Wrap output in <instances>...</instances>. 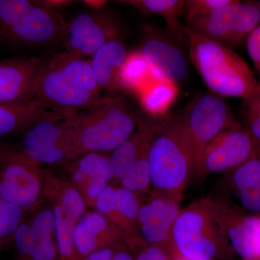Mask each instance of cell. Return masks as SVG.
<instances>
[{"instance_id": "f6af8a7d", "label": "cell", "mask_w": 260, "mask_h": 260, "mask_svg": "<svg viewBox=\"0 0 260 260\" xmlns=\"http://www.w3.org/2000/svg\"><path fill=\"white\" fill-rule=\"evenodd\" d=\"M258 7H259V12H260V2L259 3H258Z\"/></svg>"}, {"instance_id": "f1b7e54d", "label": "cell", "mask_w": 260, "mask_h": 260, "mask_svg": "<svg viewBox=\"0 0 260 260\" xmlns=\"http://www.w3.org/2000/svg\"><path fill=\"white\" fill-rule=\"evenodd\" d=\"M230 179L237 192L260 189V158L257 154L233 169Z\"/></svg>"}, {"instance_id": "2e32d148", "label": "cell", "mask_w": 260, "mask_h": 260, "mask_svg": "<svg viewBox=\"0 0 260 260\" xmlns=\"http://www.w3.org/2000/svg\"><path fill=\"white\" fill-rule=\"evenodd\" d=\"M180 203L166 197L153 194L140 205L137 218L138 236L149 245L166 249L173 225L180 211Z\"/></svg>"}, {"instance_id": "d4e9b609", "label": "cell", "mask_w": 260, "mask_h": 260, "mask_svg": "<svg viewBox=\"0 0 260 260\" xmlns=\"http://www.w3.org/2000/svg\"><path fill=\"white\" fill-rule=\"evenodd\" d=\"M121 3L145 13L159 15L165 20L168 29L183 35L184 25L181 23L180 18L184 15V0H128Z\"/></svg>"}, {"instance_id": "74e56055", "label": "cell", "mask_w": 260, "mask_h": 260, "mask_svg": "<svg viewBox=\"0 0 260 260\" xmlns=\"http://www.w3.org/2000/svg\"><path fill=\"white\" fill-rule=\"evenodd\" d=\"M112 260H135V257L126 243H123L116 251Z\"/></svg>"}, {"instance_id": "5b68a950", "label": "cell", "mask_w": 260, "mask_h": 260, "mask_svg": "<svg viewBox=\"0 0 260 260\" xmlns=\"http://www.w3.org/2000/svg\"><path fill=\"white\" fill-rule=\"evenodd\" d=\"M80 155L113 152L129 139L139 121L120 98L106 97L70 116Z\"/></svg>"}, {"instance_id": "9c48e42d", "label": "cell", "mask_w": 260, "mask_h": 260, "mask_svg": "<svg viewBox=\"0 0 260 260\" xmlns=\"http://www.w3.org/2000/svg\"><path fill=\"white\" fill-rule=\"evenodd\" d=\"M27 212L13 237L15 260H60L54 211L47 201Z\"/></svg>"}, {"instance_id": "5bb4252c", "label": "cell", "mask_w": 260, "mask_h": 260, "mask_svg": "<svg viewBox=\"0 0 260 260\" xmlns=\"http://www.w3.org/2000/svg\"><path fill=\"white\" fill-rule=\"evenodd\" d=\"M44 60L11 57L0 60V103L22 104L34 100Z\"/></svg>"}, {"instance_id": "ab89813d", "label": "cell", "mask_w": 260, "mask_h": 260, "mask_svg": "<svg viewBox=\"0 0 260 260\" xmlns=\"http://www.w3.org/2000/svg\"><path fill=\"white\" fill-rule=\"evenodd\" d=\"M82 3H83V4L87 5V6L91 8V9L100 10H102V8H104V7L107 4L108 2L99 1V0H93V1L87 0V1H82Z\"/></svg>"}, {"instance_id": "cb8c5ba5", "label": "cell", "mask_w": 260, "mask_h": 260, "mask_svg": "<svg viewBox=\"0 0 260 260\" xmlns=\"http://www.w3.org/2000/svg\"><path fill=\"white\" fill-rule=\"evenodd\" d=\"M141 93L143 107L151 115L164 117L177 96L178 85L153 78Z\"/></svg>"}, {"instance_id": "7bdbcfd3", "label": "cell", "mask_w": 260, "mask_h": 260, "mask_svg": "<svg viewBox=\"0 0 260 260\" xmlns=\"http://www.w3.org/2000/svg\"><path fill=\"white\" fill-rule=\"evenodd\" d=\"M254 147H255L256 154H257L258 157L260 158V143L254 141Z\"/></svg>"}, {"instance_id": "e0dca14e", "label": "cell", "mask_w": 260, "mask_h": 260, "mask_svg": "<svg viewBox=\"0 0 260 260\" xmlns=\"http://www.w3.org/2000/svg\"><path fill=\"white\" fill-rule=\"evenodd\" d=\"M155 79L178 85L189 73L180 49L158 37L148 38L140 51Z\"/></svg>"}, {"instance_id": "484cf974", "label": "cell", "mask_w": 260, "mask_h": 260, "mask_svg": "<svg viewBox=\"0 0 260 260\" xmlns=\"http://www.w3.org/2000/svg\"><path fill=\"white\" fill-rule=\"evenodd\" d=\"M49 204L55 216L56 239L60 260H82L74 242L75 227L80 218L63 209L60 205L55 203Z\"/></svg>"}, {"instance_id": "b9f144b4", "label": "cell", "mask_w": 260, "mask_h": 260, "mask_svg": "<svg viewBox=\"0 0 260 260\" xmlns=\"http://www.w3.org/2000/svg\"><path fill=\"white\" fill-rule=\"evenodd\" d=\"M166 250H167V252L169 253V255H170L172 260H193L188 259V258L181 256L180 254H179L177 251L174 250V249H166Z\"/></svg>"}, {"instance_id": "8d00e7d4", "label": "cell", "mask_w": 260, "mask_h": 260, "mask_svg": "<svg viewBox=\"0 0 260 260\" xmlns=\"http://www.w3.org/2000/svg\"><path fill=\"white\" fill-rule=\"evenodd\" d=\"M37 4L42 5L43 7L48 8V9L55 10L59 8H64L68 6L73 1H68V0H44V1H35Z\"/></svg>"}, {"instance_id": "8992f818", "label": "cell", "mask_w": 260, "mask_h": 260, "mask_svg": "<svg viewBox=\"0 0 260 260\" xmlns=\"http://www.w3.org/2000/svg\"><path fill=\"white\" fill-rule=\"evenodd\" d=\"M73 114L61 113L32 124L20 135L18 151L40 165H61L79 158Z\"/></svg>"}, {"instance_id": "ba28073f", "label": "cell", "mask_w": 260, "mask_h": 260, "mask_svg": "<svg viewBox=\"0 0 260 260\" xmlns=\"http://www.w3.org/2000/svg\"><path fill=\"white\" fill-rule=\"evenodd\" d=\"M259 25L257 4L234 0L206 16L194 19L186 27L231 49L247 39Z\"/></svg>"}, {"instance_id": "4fadbf2b", "label": "cell", "mask_w": 260, "mask_h": 260, "mask_svg": "<svg viewBox=\"0 0 260 260\" xmlns=\"http://www.w3.org/2000/svg\"><path fill=\"white\" fill-rule=\"evenodd\" d=\"M67 21L55 10L32 1V6L14 28L2 37L21 47H41L62 42Z\"/></svg>"}, {"instance_id": "ee69618b", "label": "cell", "mask_w": 260, "mask_h": 260, "mask_svg": "<svg viewBox=\"0 0 260 260\" xmlns=\"http://www.w3.org/2000/svg\"><path fill=\"white\" fill-rule=\"evenodd\" d=\"M3 250H4V249H3V248L0 247V253H1Z\"/></svg>"}, {"instance_id": "836d02e7", "label": "cell", "mask_w": 260, "mask_h": 260, "mask_svg": "<svg viewBox=\"0 0 260 260\" xmlns=\"http://www.w3.org/2000/svg\"><path fill=\"white\" fill-rule=\"evenodd\" d=\"M246 49L251 61L260 72V25L246 39Z\"/></svg>"}, {"instance_id": "4316f807", "label": "cell", "mask_w": 260, "mask_h": 260, "mask_svg": "<svg viewBox=\"0 0 260 260\" xmlns=\"http://www.w3.org/2000/svg\"><path fill=\"white\" fill-rule=\"evenodd\" d=\"M154 76L140 51L128 54L120 73L121 88H143Z\"/></svg>"}, {"instance_id": "83f0119b", "label": "cell", "mask_w": 260, "mask_h": 260, "mask_svg": "<svg viewBox=\"0 0 260 260\" xmlns=\"http://www.w3.org/2000/svg\"><path fill=\"white\" fill-rule=\"evenodd\" d=\"M119 181L121 186L133 191L139 198L146 194L151 185L148 153L134 162Z\"/></svg>"}, {"instance_id": "9a60e30c", "label": "cell", "mask_w": 260, "mask_h": 260, "mask_svg": "<svg viewBox=\"0 0 260 260\" xmlns=\"http://www.w3.org/2000/svg\"><path fill=\"white\" fill-rule=\"evenodd\" d=\"M214 202L232 251L247 260L260 259V217L244 216L225 202Z\"/></svg>"}, {"instance_id": "e575fe53", "label": "cell", "mask_w": 260, "mask_h": 260, "mask_svg": "<svg viewBox=\"0 0 260 260\" xmlns=\"http://www.w3.org/2000/svg\"><path fill=\"white\" fill-rule=\"evenodd\" d=\"M242 206L253 213L260 212V189L238 191Z\"/></svg>"}, {"instance_id": "52a82bcc", "label": "cell", "mask_w": 260, "mask_h": 260, "mask_svg": "<svg viewBox=\"0 0 260 260\" xmlns=\"http://www.w3.org/2000/svg\"><path fill=\"white\" fill-rule=\"evenodd\" d=\"M48 171L18 149L0 166V198L25 212L44 203Z\"/></svg>"}, {"instance_id": "7a4b0ae2", "label": "cell", "mask_w": 260, "mask_h": 260, "mask_svg": "<svg viewBox=\"0 0 260 260\" xmlns=\"http://www.w3.org/2000/svg\"><path fill=\"white\" fill-rule=\"evenodd\" d=\"M148 160L153 194L181 203L194 172V149L183 114L162 119L150 142Z\"/></svg>"}, {"instance_id": "f35d334b", "label": "cell", "mask_w": 260, "mask_h": 260, "mask_svg": "<svg viewBox=\"0 0 260 260\" xmlns=\"http://www.w3.org/2000/svg\"><path fill=\"white\" fill-rule=\"evenodd\" d=\"M17 148L4 143H0V166L6 160L10 154L15 151Z\"/></svg>"}, {"instance_id": "4dcf8cb0", "label": "cell", "mask_w": 260, "mask_h": 260, "mask_svg": "<svg viewBox=\"0 0 260 260\" xmlns=\"http://www.w3.org/2000/svg\"><path fill=\"white\" fill-rule=\"evenodd\" d=\"M32 5L29 0H0V38L14 28Z\"/></svg>"}, {"instance_id": "ac0fdd59", "label": "cell", "mask_w": 260, "mask_h": 260, "mask_svg": "<svg viewBox=\"0 0 260 260\" xmlns=\"http://www.w3.org/2000/svg\"><path fill=\"white\" fill-rule=\"evenodd\" d=\"M126 234L102 214L85 212L75 227V248L83 260L98 249L125 242Z\"/></svg>"}, {"instance_id": "f546056e", "label": "cell", "mask_w": 260, "mask_h": 260, "mask_svg": "<svg viewBox=\"0 0 260 260\" xmlns=\"http://www.w3.org/2000/svg\"><path fill=\"white\" fill-rule=\"evenodd\" d=\"M26 212L0 198V247L12 245L13 237Z\"/></svg>"}, {"instance_id": "ffe728a7", "label": "cell", "mask_w": 260, "mask_h": 260, "mask_svg": "<svg viewBox=\"0 0 260 260\" xmlns=\"http://www.w3.org/2000/svg\"><path fill=\"white\" fill-rule=\"evenodd\" d=\"M125 46L119 39L109 41L89 59L101 88L115 90L121 88L120 73L128 56Z\"/></svg>"}, {"instance_id": "30bf717a", "label": "cell", "mask_w": 260, "mask_h": 260, "mask_svg": "<svg viewBox=\"0 0 260 260\" xmlns=\"http://www.w3.org/2000/svg\"><path fill=\"white\" fill-rule=\"evenodd\" d=\"M183 116L194 149L197 174L205 148L235 121L227 103L214 94H203L197 98Z\"/></svg>"}, {"instance_id": "6da1fadb", "label": "cell", "mask_w": 260, "mask_h": 260, "mask_svg": "<svg viewBox=\"0 0 260 260\" xmlns=\"http://www.w3.org/2000/svg\"><path fill=\"white\" fill-rule=\"evenodd\" d=\"M101 91L89 60L65 51L44 60L35 99L49 110L73 114L103 102Z\"/></svg>"}, {"instance_id": "60d3db41", "label": "cell", "mask_w": 260, "mask_h": 260, "mask_svg": "<svg viewBox=\"0 0 260 260\" xmlns=\"http://www.w3.org/2000/svg\"><path fill=\"white\" fill-rule=\"evenodd\" d=\"M246 102L250 103L255 108L260 116V88L255 92L250 98L246 99Z\"/></svg>"}, {"instance_id": "8fae6325", "label": "cell", "mask_w": 260, "mask_h": 260, "mask_svg": "<svg viewBox=\"0 0 260 260\" xmlns=\"http://www.w3.org/2000/svg\"><path fill=\"white\" fill-rule=\"evenodd\" d=\"M255 155L249 132L235 122L205 148L196 174L203 179L210 174L231 172Z\"/></svg>"}, {"instance_id": "7402d4cb", "label": "cell", "mask_w": 260, "mask_h": 260, "mask_svg": "<svg viewBox=\"0 0 260 260\" xmlns=\"http://www.w3.org/2000/svg\"><path fill=\"white\" fill-rule=\"evenodd\" d=\"M69 168L71 183L81 192L90 183L114 179L109 156L100 153L84 154Z\"/></svg>"}, {"instance_id": "44dd1931", "label": "cell", "mask_w": 260, "mask_h": 260, "mask_svg": "<svg viewBox=\"0 0 260 260\" xmlns=\"http://www.w3.org/2000/svg\"><path fill=\"white\" fill-rule=\"evenodd\" d=\"M59 114L61 112L49 110L36 99L22 104L0 103V138L21 135L37 121Z\"/></svg>"}, {"instance_id": "277c9868", "label": "cell", "mask_w": 260, "mask_h": 260, "mask_svg": "<svg viewBox=\"0 0 260 260\" xmlns=\"http://www.w3.org/2000/svg\"><path fill=\"white\" fill-rule=\"evenodd\" d=\"M167 249L193 260H213L232 250L219 221L214 200H198L180 210Z\"/></svg>"}, {"instance_id": "d590c367", "label": "cell", "mask_w": 260, "mask_h": 260, "mask_svg": "<svg viewBox=\"0 0 260 260\" xmlns=\"http://www.w3.org/2000/svg\"><path fill=\"white\" fill-rule=\"evenodd\" d=\"M121 244L123 243L112 244V245L106 246L102 249H98L89 255L85 256L83 260H112Z\"/></svg>"}, {"instance_id": "7c38bea8", "label": "cell", "mask_w": 260, "mask_h": 260, "mask_svg": "<svg viewBox=\"0 0 260 260\" xmlns=\"http://www.w3.org/2000/svg\"><path fill=\"white\" fill-rule=\"evenodd\" d=\"M119 39V28L112 15L94 10L83 12L67 22L63 45L71 54L92 56L103 45Z\"/></svg>"}, {"instance_id": "3957f363", "label": "cell", "mask_w": 260, "mask_h": 260, "mask_svg": "<svg viewBox=\"0 0 260 260\" xmlns=\"http://www.w3.org/2000/svg\"><path fill=\"white\" fill-rule=\"evenodd\" d=\"M193 64L208 88L218 96L244 101L260 88L252 70L232 49L193 32L184 25Z\"/></svg>"}, {"instance_id": "d6a6232c", "label": "cell", "mask_w": 260, "mask_h": 260, "mask_svg": "<svg viewBox=\"0 0 260 260\" xmlns=\"http://www.w3.org/2000/svg\"><path fill=\"white\" fill-rule=\"evenodd\" d=\"M234 0H186L184 15L186 26L194 19L210 14L215 10L231 4Z\"/></svg>"}, {"instance_id": "603a6c76", "label": "cell", "mask_w": 260, "mask_h": 260, "mask_svg": "<svg viewBox=\"0 0 260 260\" xmlns=\"http://www.w3.org/2000/svg\"><path fill=\"white\" fill-rule=\"evenodd\" d=\"M140 207L139 198L122 186L115 187L114 208L107 218L126 235H138L137 218Z\"/></svg>"}, {"instance_id": "1f68e13d", "label": "cell", "mask_w": 260, "mask_h": 260, "mask_svg": "<svg viewBox=\"0 0 260 260\" xmlns=\"http://www.w3.org/2000/svg\"><path fill=\"white\" fill-rule=\"evenodd\" d=\"M125 243L134 254L135 260H172L166 249L149 245L137 234L126 235Z\"/></svg>"}, {"instance_id": "d6986e66", "label": "cell", "mask_w": 260, "mask_h": 260, "mask_svg": "<svg viewBox=\"0 0 260 260\" xmlns=\"http://www.w3.org/2000/svg\"><path fill=\"white\" fill-rule=\"evenodd\" d=\"M164 118L155 121H139L134 134L112 152L109 160L114 179L120 180L134 162L148 153L150 142Z\"/></svg>"}]
</instances>
